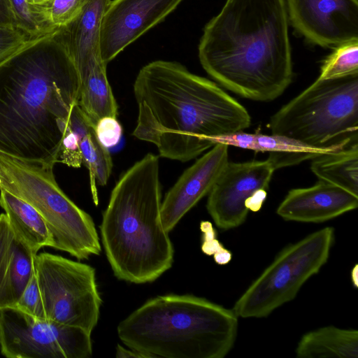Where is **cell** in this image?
<instances>
[{"label":"cell","mask_w":358,"mask_h":358,"mask_svg":"<svg viewBox=\"0 0 358 358\" xmlns=\"http://www.w3.org/2000/svg\"><path fill=\"white\" fill-rule=\"evenodd\" d=\"M77 69L56 34L28 40L0 62V154L53 166L72 108Z\"/></svg>","instance_id":"obj_1"},{"label":"cell","mask_w":358,"mask_h":358,"mask_svg":"<svg viewBox=\"0 0 358 358\" xmlns=\"http://www.w3.org/2000/svg\"><path fill=\"white\" fill-rule=\"evenodd\" d=\"M134 93L138 114L132 134L154 144L162 157L189 161L214 145L210 138L250 125L238 101L178 62L157 60L144 66Z\"/></svg>","instance_id":"obj_2"},{"label":"cell","mask_w":358,"mask_h":358,"mask_svg":"<svg viewBox=\"0 0 358 358\" xmlns=\"http://www.w3.org/2000/svg\"><path fill=\"white\" fill-rule=\"evenodd\" d=\"M288 22L285 0H226L203 29L200 63L227 90L273 101L293 78Z\"/></svg>","instance_id":"obj_3"},{"label":"cell","mask_w":358,"mask_h":358,"mask_svg":"<svg viewBox=\"0 0 358 358\" xmlns=\"http://www.w3.org/2000/svg\"><path fill=\"white\" fill-rule=\"evenodd\" d=\"M159 162L148 153L114 187L100 225L103 249L115 277L150 282L169 270L174 250L161 220Z\"/></svg>","instance_id":"obj_4"},{"label":"cell","mask_w":358,"mask_h":358,"mask_svg":"<svg viewBox=\"0 0 358 358\" xmlns=\"http://www.w3.org/2000/svg\"><path fill=\"white\" fill-rule=\"evenodd\" d=\"M238 318L232 309L204 298L167 294L121 321L117 335L146 358H223L235 344Z\"/></svg>","instance_id":"obj_5"},{"label":"cell","mask_w":358,"mask_h":358,"mask_svg":"<svg viewBox=\"0 0 358 358\" xmlns=\"http://www.w3.org/2000/svg\"><path fill=\"white\" fill-rule=\"evenodd\" d=\"M272 134L337 150L358 143V73L317 79L270 119Z\"/></svg>","instance_id":"obj_6"},{"label":"cell","mask_w":358,"mask_h":358,"mask_svg":"<svg viewBox=\"0 0 358 358\" xmlns=\"http://www.w3.org/2000/svg\"><path fill=\"white\" fill-rule=\"evenodd\" d=\"M0 189L25 201L41 215L52 236L53 248L79 260L100 254L92 218L62 190L53 166L0 154Z\"/></svg>","instance_id":"obj_7"},{"label":"cell","mask_w":358,"mask_h":358,"mask_svg":"<svg viewBox=\"0 0 358 358\" xmlns=\"http://www.w3.org/2000/svg\"><path fill=\"white\" fill-rule=\"evenodd\" d=\"M334 238V229L327 227L282 250L236 301L232 308L236 315L265 317L293 300L327 262Z\"/></svg>","instance_id":"obj_8"},{"label":"cell","mask_w":358,"mask_h":358,"mask_svg":"<svg viewBox=\"0 0 358 358\" xmlns=\"http://www.w3.org/2000/svg\"><path fill=\"white\" fill-rule=\"evenodd\" d=\"M35 273L46 319L84 329L96 326L101 299L91 266L59 255H36Z\"/></svg>","instance_id":"obj_9"},{"label":"cell","mask_w":358,"mask_h":358,"mask_svg":"<svg viewBox=\"0 0 358 358\" xmlns=\"http://www.w3.org/2000/svg\"><path fill=\"white\" fill-rule=\"evenodd\" d=\"M91 334L80 327L39 319L16 308L0 310V350L9 358H86Z\"/></svg>","instance_id":"obj_10"},{"label":"cell","mask_w":358,"mask_h":358,"mask_svg":"<svg viewBox=\"0 0 358 358\" xmlns=\"http://www.w3.org/2000/svg\"><path fill=\"white\" fill-rule=\"evenodd\" d=\"M275 170L268 160L229 162L208 193L206 208L217 227L241 225L249 210L262 208Z\"/></svg>","instance_id":"obj_11"},{"label":"cell","mask_w":358,"mask_h":358,"mask_svg":"<svg viewBox=\"0 0 358 358\" xmlns=\"http://www.w3.org/2000/svg\"><path fill=\"white\" fill-rule=\"evenodd\" d=\"M288 20L309 43L325 48L358 40V0H286Z\"/></svg>","instance_id":"obj_12"},{"label":"cell","mask_w":358,"mask_h":358,"mask_svg":"<svg viewBox=\"0 0 358 358\" xmlns=\"http://www.w3.org/2000/svg\"><path fill=\"white\" fill-rule=\"evenodd\" d=\"M182 0H110L101 22L100 54L107 65L162 22Z\"/></svg>","instance_id":"obj_13"},{"label":"cell","mask_w":358,"mask_h":358,"mask_svg":"<svg viewBox=\"0 0 358 358\" xmlns=\"http://www.w3.org/2000/svg\"><path fill=\"white\" fill-rule=\"evenodd\" d=\"M229 145L218 143L186 169L161 205L164 228L171 231L182 217L208 194L229 162Z\"/></svg>","instance_id":"obj_14"},{"label":"cell","mask_w":358,"mask_h":358,"mask_svg":"<svg viewBox=\"0 0 358 358\" xmlns=\"http://www.w3.org/2000/svg\"><path fill=\"white\" fill-rule=\"evenodd\" d=\"M358 196L324 180L289 190L276 213L287 221L318 223L357 208Z\"/></svg>","instance_id":"obj_15"},{"label":"cell","mask_w":358,"mask_h":358,"mask_svg":"<svg viewBox=\"0 0 358 358\" xmlns=\"http://www.w3.org/2000/svg\"><path fill=\"white\" fill-rule=\"evenodd\" d=\"M110 0H89L72 21L56 30L79 74L80 80L102 61L100 35L104 12Z\"/></svg>","instance_id":"obj_16"},{"label":"cell","mask_w":358,"mask_h":358,"mask_svg":"<svg viewBox=\"0 0 358 358\" xmlns=\"http://www.w3.org/2000/svg\"><path fill=\"white\" fill-rule=\"evenodd\" d=\"M36 253L13 232L0 214V310L14 308L35 273Z\"/></svg>","instance_id":"obj_17"},{"label":"cell","mask_w":358,"mask_h":358,"mask_svg":"<svg viewBox=\"0 0 358 358\" xmlns=\"http://www.w3.org/2000/svg\"><path fill=\"white\" fill-rule=\"evenodd\" d=\"M210 141L213 145L221 143L257 152H268L267 159L275 170L335 151L313 148L280 135L248 134L243 131L214 137Z\"/></svg>","instance_id":"obj_18"},{"label":"cell","mask_w":358,"mask_h":358,"mask_svg":"<svg viewBox=\"0 0 358 358\" xmlns=\"http://www.w3.org/2000/svg\"><path fill=\"white\" fill-rule=\"evenodd\" d=\"M68 123L78 137L83 164L89 171L93 199L96 203V182L105 185L110 178L113 162L110 152L99 141L94 124L83 112L78 104L71 109Z\"/></svg>","instance_id":"obj_19"},{"label":"cell","mask_w":358,"mask_h":358,"mask_svg":"<svg viewBox=\"0 0 358 358\" xmlns=\"http://www.w3.org/2000/svg\"><path fill=\"white\" fill-rule=\"evenodd\" d=\"M0 206L13 232L35 253L44 247L53 248L54 241L48 225L32 206L0 189Z\"/></svg>","instance_id":"obj_20"},{"label":"cell","mask_w":358,"mask_h":358,"mask_svg":"<svg viewBox=\"0 0 358 358\" xmlns=\"http://www.w3.org/2000/svg\"><path fill=\"white\" fill-rule=\"evenodd\" d=\"M296 355L299 358H357L358 331L334 326L308 331L299 341Z\"/></svg>","instance_id":"obj_21"},{"label":"cell","mask_w":358,"mask_h":358,"mask_svg":"<svg viewBox=\"0 0 358 358\" xmlns=\"http://www.w3.org/2000/svg\"><path fill=\"white\" fill-rule=\"evenodd\" d=\"M312 159L310 169L319 180L358 196V143Z\"/></svg>","instance_id":"obj_22"},{"label":"cell","mask_w":358,"mask_h":358,"mask_svg":"<svg viewBox=\"0 0 358 358\" xmlns=\"http://www.w3.org/2000/svg\"><path fill=\"white\" fill-rule=\"evenodd\" d=\"M106 64L100 61L80 80L78 106L96 124L106 116L117 117V105L107 78Z\"/></svg>","instance_id":"obj_23"},{"label":"cell","mask_w":358,"mask_h":358,"mask_svg":"<svg viewBox=\"0 0 358 358\" xmlns=\"http://www.w3.org/2000/svg\"><path fill=\"white\" fill-rule=\"evenodd\" d=\"M334 48L324 61L318 79H334L358 73V40L342 43Z\"/></svg>","instance_id":"obj_24"},{"label":"cell","mask_w":358,"mask_h":358,"mask_svg":"<svg viewBox=\"0 0 358 358\" xmlns=\"http://www.w3.org/2000/svg\"><path fill=\"white\" fill-rule=\"evenodd\" d=\"M45 0H10L15 20V28L29 40L55 31L37 13L36 8Z\"/></svg>","instance_id":"obj_25"},{"label":"cell","mask_w":358,"mask_h":358,"mask_svg":"<svg viewBox=\"0 0 358 358\" xmlns=\"http://www.w3.org/2000/svg\"><path fill=\"white\" fill-rule=\"evenodd\" d=\"M89 0H45L36 8L38 15L55 30L72 21Z\"/></svg>","instance_id":"obj_26"},{"label":"cell","mask_w":358,"mask_h":358,"mask_svg":"<svg viewBox=\"0 0 358 358\" xmlns=\"http://www.w3.org/2000/svg\"><path fill=\"white\" fill-rule=\"evenodd\" d=\"M13 308L32 317L45 319V313L36 273L33 275Z\"/></svg>","instance_id":"obj_27"},{"label":"cell","mask_w":358,"mask_h":358,"mask_svg":"<svg viewBox=\"0 0 358 358\" xmlns=\"http://www.w3.org/2000/svg\"><path fill=\"white\" fill-rule=\"evenodd\" d=\"M57 162L73 168H78L83 164L78 137L68 122L63 133Z\"/></svg>","instance_id":"obj_28"},{"label":"cell","mask_w":358,"mask_h":358,"mask_svg":"<svg viewBox=\"0 0 358 358\" xmlns=\"http://www.w3.org/2000/svg\"><path fill=\"white\" fill-rule=\"evenodd\" d=\"M201 230L203 234L201 245L202 251L208 255H213L214 259L218 264H228L231 259V254L217 240L216 234L211 223L202 222L201 223Z\"/></svg>","instance_id":"obj_29"},{"label":"cell","mask_w":358,"mask_h":358,"mask_svg":"<svg viewBox=\"0 0 358 358\" xmlns=\"http://www.w3.org/2000/svg\"><path fill=\"white\" fill-rule=\"evenodd\" d=\"M94 129L99 141L107 148L115 146L120 141L122 128L115 117L101 118L94 125Z\"/></svg>","instance_id":"obj_30"},{"label":"cell","mask_w":358,"mask_h":358,"mask_svg":"<svg viewBox=\"0 0 358 358\" xmlns=\"http://www.w3.org/2000/svg\"><path fill=\"white\" fill-rule=\"evenodd\" d=\"M28 40L27 36L17 28L0 27V62Z\"/></svg>","instance_id":"obj_31"},{"label":"cell","mask_w":358,"mask_h":358,"mask_svg":"<svg viewBox=\"0 0 358 358\" xmlns=\"http://www.w3.org/2000/svg\"><path fill=\"white\" fill-rule=\"evenodd\" d=\"M0 27L15 28L10 0H0Z\"/></svg>","instance_id":"obj_32"},{"label":"cell","mask_w":358,"mask_h":358,"mask_svg":"<svg viewBox=\"0 0 358 358\" xmlns=\"http://www.w3.org/2000/svg\"><path fill=\"white\" fill-rule=\"evenodd\" d=\"M116 357H136V358H146L145 356L137 351L132 349H127L120 345H117L116 348Z\"/></svg>","instance_id":"obj_33"},{"label":"cell","mask_w":358,"mask_h":358,"mask_svg":"<svg viewBox=\"0 0 358 358\" xmlns=\"http://www.w3.org/2000/svg\"><path fill=\"white\" fill-rule=\"evenodd\" d=\"M351 278H352V281L353 285L355 287H357V279H358V277H357V264H355V267L352 270Z\"/></svg>","instance_id":"obj_34"}]
</instances>
